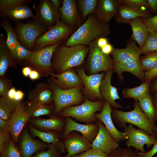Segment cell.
<instances>
[{"label": "cell", "instance_id": "1", "mask_svg": "<svg viewBox=\"0 0 157 157\" xmlns=\"http://www.w3.org/2000/svg\"><path fill=\"white\" fill-rule=\"evenodd\" d=\"M142 54L140 48L134 41H128L126 46L122 49L114 48L110 54L113 62V69L119 78L122 80V73L128 72L139 79L144 78V73L141 68L140 56Z\"/></svg>", "mask_w": 157, "mask_h": 157}, {"label": "cell", "instance_id": "2", "mask_svg": "<svg viewBox=\"0 0 157 157\" xmlns=\"http://www.w3.org/2000/svg\"><path fill=\"white\" fill-rule=\"evenodd\" d=\"M88 46H67L63 42L56 49L51 59L53 72L58 74L70 68L81 66L88 53Z\"/></svg>", "mask_w": 157, "mask_h": 157}, {"label": "cell", "instance_id": "3", "mask_svg": "<svg viewBox=\"0 0 157 157\" xmlns=\"http://www.w3.org/2000/svg\"><path fill=\"white\" fill-rule=\"evenodd\" d=\"M110 33L108 23L101 21L94 13L88 16L65 43L67 46L79 44L88 46L97 38L105 37Z\"/></svg>", "mask_w": 157, "mask_h": 157}, {"label": "cell", "instance_id": "4", "mask_svg": "<svg viewBox=\"0 0 157 157\" xmlns=\"http://www.w3.org/2000/svg\"><path fill=\"white\" fill-rule=\"evenodd\" d=\"M133 109L128 112L112 109L111 113L113 122L118 126L124 129L128 123L137 127L150 135L157 137V125L152 122L141 109L137 100H135Z\"/></svg>", "mask_w": 157, "mask_h": 157}, {"label": "cell", "instance_id": "5", "mask_svg": "<svg viewBox=\"0 0 157 157\" xmlns=\"http://www.w3.org/2000/svg\"><path fill=\"white\" fill-rule=\"evenodd\" d=\"M104 103L103 100L94 101L85 98V101L82 104L67 107L58 115L64 118L69 117L84 124L95 123L98 119L95 114L97 111H101Z\"/></svg>", "mask_w": 157, "mask_h": 157}, {"label": "cell", "instance_id": "6", "mask_svg": "<svg viewBox=\"0 0 157 157\" xmlns=\"http://www.w3.org/2000/svg\"><path fill=\"white\" fill-rule=\"evenodd\" d=\"M64 41L33 51L29 58L22 64L38 72L41 77L50 76L51 73L53 72L51 59L53 52L57 47Z\"/></svg>", "mask_w": 157, "mask_h": 157}, {"label": "cell", "instance_id": "7", "mask_svg": "<svg viewBox=\"0 0 157 157\" xmlns=\"http://www.w3.org/2000/svg\"><path fill=\"white\" fill-rule=\"evenodd\" d=\"M47 82L53 92V103L55 106L54 115H58L62 110L67 107L78 105L84 102L85 97L81 92L82 88L63 90L49 79Z\"/></svg>", "mask_w": 157, "mask_h": 157}, {"label": "cell", "instance_id": "8", "mask_svg": "<svg viewBox=\"0 0 157 157\" xmlns=\"http://www.w3.org/2000/svg\"><path fill=\"white\" fill-rule=\"evenodd\" d=\"M77 29L59 20L36 39L33 51L67 40Z\"/></svg>", "mask_w": 157, "mask_h": 157}, {"label": "cell", "instance_id": "9", "mask_svg": "<svg viewBox=\"0 0 157 157\" xmlns=\"http://www.w3.org/2000/svg\"><path fill=\"white\" fill-rule=\"evenodd\" d=\"M14 28L20 44L32 51L36 39L48 30L33 18L26 23L15 22Z\"/></svg>", "mask_w": 157, "mask_h": 157}, {"label": "cell", "instance_id": "10", "mask_svg": "<svg viewBox=\"0 0 157 157\" xmlns=\"http://www.w3.org/2000/svg\"><path fill=\"white\" fill-rule=\"evenodd\" d=\"M97 38L88 45L89 49L86 67L89 75L96 74L102 71L106 72L113 67L112 58L110 55L103 53L98 46Z\"/></svg>", "mask_w": 157, "mask_h": 157}, {"label": "cell", "instance_id": "11", "mask_svg": "<svg viewBox=\"0 0 157 157\" xmlns=\"http://www.w3.org/2000/svg\"><path fill=\"white\" fill-rule=\"evenodd\" d=\"M75 70L83 81V87L81 92L84 97L94 101L103 100L101 96L99 88L105 75V72L88 75L85 73L84 68L80 66L77 67Z\"/></svg>", "mask_w": 157, "mask_h": 157}, {"label": "cell", "instance_id": "12", "mask_svg": "<svg viewBox=\"0 0 157 157\" xmlns=\"http://www.w3.org/2000/svg\"><path fill=\"white\" fill-rule=\"evenodd\" d=\"M129 138L125 144L128 147H133L141 152L146 151L144 146L150 148L157 142L156 137L139 129H136L131 124L127 126L124 131Z\"/></svg>", "mask_w": 157, "mask_h": 157}, {"label": "cell", "instance_id": "13", "mask_svg": "<svg viewBox=\"0 0 157 157\" xmlns=\"http://www.w3.org/2000/svg\"><path fill=\"white\" fill-rule=\"evenodd\" d=\"M35 12L33 18L48 29L60 20L59 11L54 6L51 0H40Z\"/></svg>", "mask_w": 157, "mask_h": 157}, {"label": "cell", "instance_id": "14", "mask_svg": "<svg viewBox=\"0 0 157 157\" xmlns=\"http://www.w3.org/2000/svg\"><path fill=\"white\" fill-rule=\"evenodd\" d=\"M65 123L62 138H65L71 132L75 131L80 133L92 143L97 136L99 127L96 123L91 124H82L76 122L71 117L65 118Z\"/></svg>", "mask_w": 157, "mask_h": 157}, {"label": "cell", "instance_id": "15", "mask_svg": "<svg viewBox=\"0 0 157 157\" xmlns=\"http://www.w3.org/2000/svg\"><path fill=\"white\" fill-rule=\"evenodd\" d=\"M50 76V80L63 90L82 89L83 87L82 79L74 68L68 69L60 74L52 72Z\"/></svg>", "mask_w": 157, "mask_h": 157}, {"label": "cell", "instance_id": "16", "mask_svg": "<svg viewBox=\"0 0 157 157\" xmlns=\"http://www.w3.org/2000/svg\"><path fill=\"white\" fill-rule=\"evenodd\" d=\"M63 140L67 154L63 157H71L92 148V143L76 131L70 132Z\"/></svg>", "mask_w": 157, "mask_h": 157}, {"label": "cell", "instance_id": "17", "mask_svg": "<svg viewBox=\"0 0 157 157\" xmlns=\"http://www.w3.org/2000/svg\"><path fill=\"white\" fill-rule=\"evenodd\" d=\"M59 11L61 20L65 24L78 28L84 22L77 7L76 0H63Z\"/></svg>", "mask_w": 157, "mask_h": 157}, {"label": "cell", "instance_id": "18", "mask_svg": "<svg viewBox=\"0 0 157 157\" xmlns=\"http://www.w3.org/2000/svg\"><path fill=\"white\" fill-rule=\"evenodd\" d=\"M114 72L113 69L106 72L100 85V94L103 100L108 102L113 108L124 109L121 105L116 102V100L121 99L117 88L111 84V77Z\"/></svg>", "mask_w": 157, "mask_h": 157}, {"label": "cell", "instance_id": "19", "mask_svg": "<svg viewBox=\"0 0 157 157\" xmlns=\"http://www.w3.org/2000/svg\"><path fill=\"white\" fill-rule=\"evenodd\" d=\"M112 110L109 104L104 101L102 110L99 113H96L95 116L104 124L108 132L117 142L119 143L122 141H126L128 137L124 132L117 129L114 124L111 116Z\"/></svg>", "mask_w": 157, "mask_h": 157}, {"label": "cell", "instance_id": "20", "mask_svg": "<svg viewBox=\"0 0 157 157\" xmlns=\"http://www.w3.org/2000/svg\"><path fill=\"white\" fill-rule=\"evenodd\" d=\"M96 123L99 126V131L92 143V148L99 149L109 156L119 147V143L110 135L101 121L98 120Z\"/></svg>", "mask_w": 157, "mask_h": 157}, {"label": "cell", "instance_id": "21", "mask_svg": "<svg viewBox=\"0 0 157 157\" xmlns=\"http://www.w3.org/2000/svg\"><path fill=\"white\" fill-rule=\"evenodd\" d=\"M30 118L22 102L8 120L10 127V133L15 143L17 141L24 126L29 122Z\"/></svg>", "mask_w": 157, "mask_h": 157}, {"label": "cell", "instance_id": "22", "mask_svg": "<svg viewBox=\"0 0 157 157\" xmlns=\"http://www.w3.org/2000/svg\"><path fill=\"white\" fill-rule=\"evenodd\" d=\"M142 8L119 3L115 17V20L118 23H128L138 17L147 19L151 17L147 9Z\"/></svg>", "mask_w": 157, "mask_h": 157}, {"label": "cell", "instance_id": "23", "mask_svg": "<svg viewBox=\"0 0 157 157\" xmlns=\"http://www.w3.org/2000/svg\"><path fill=\"white\" fill-rule=\"evenodd\" d=\"M29 122L32 126L41 131H55L62 134L64 128L65 119L54 115L48 119L32 118Z\"/></svg>", "mask_w": 157, "mask_h": 157}, {"label": "cell", "instance_id": "24", "mask_svg": "<svg viewBox=\"0 0 157 157\" xmlns=\"http://www.w3.org/2000/svg\"><path fill=\"white\" fill-rule=\"evenodd\" d=\"M48 144L35 140L31 137L26 128L23 129L19 143L21 157H31L35 153L48 147Z\"/></svg>", "mask_w": 157, "mask_h": 157}, {"label": "cell", "instance_id": "25", "mask_svg": "<svg viewBox=\"0 0 157 157\" xmlns=\"http://www.w3.org/2000/svg\"><path fill=\"white\" fill-rule=\"evenodd\" d=\"M29 100L43 104L53 102V92L49 83L41 82L28 93Z\"/></svg>", "mask_w": 157, "mask_h": 157}, {"label": "cell", "instance_id": "26", "mask_svg": "<svg viewBox=\"0 0 157 157\" xmlns=\"http://www.w3.org/2000/svg\"><path fill=\"white\" fill-rule=\"evenodd\" d=\"M28 129L32 135L39 138L44 143L55 144L62 153L66 150L63 141L61 140L62 134L56 131H43L35 128L30 124L28 125Z\"/></svg>", "mask_w": 157, "mask_h": 157}, {"label": "cell", "instance_id": "27", "mask_svg": "<svg viewBox=\"0 0 157 157\" xmlns=\"http://www.w3.org/2000/svg\"><path fill=\"white\" fill-rule=\"evenodd\" d=\"M119 4L118 0H98L95 14L101 21L108 23L115 17Z\"/></svg>", "mask_w": 157, "mask_h": 157}, {"label": "cell", "instance_id": "28", "mask_svg": "<svg viewBox=\"0 0 157 157\" xmlns=\"http://www.w3.org/2000/svg\"><path fill=\"white\" fill-rule=\"evenodd\" d=\"M6 37L0 35V78L6 76V72L10 67L17 69V63L12 57L6 43Z\"/></svg>", "mask_w": 157, "mask_h": 157}, {"label": "cell", "instance_id": "29", "mask_svg": "<svg viewBox=\"0 0 157 157\" xmlns=\"http://www.w3.org/2000/svg\"><path fill=\"white\" fill-rule=\"evenodd\" d=\"M23 103L30 118L45 115L50 117L54 115L55 106L53 102L50 104H43L29 100Z\"/></svg>", "mask_w": 157, "mask_h": 157}, {"label": "cell", "instance_id": "30", "mask_svg": "<svg viewBox=\"0 0 157 157\" xmlns=\"http://www.w3.org/2000/svg\"><path fill=\"white\" fill-rule=\"evenodd\" d=\"M128 23L132 28L131 39L138 43L141 49L146 40L149 29L140 17L131 20Z\"/></svg>", "mask_w": 157, "mask_h": 157}, {"label": "cell", "instance_id": "31", "mask_svg": "<svg viewBox=\"0 0 157 157\" xmlns=\"http://www.w3.org/2000/svg\"><path fill=\"white\" fill-rule=\"evenodd\" d=\"M34 14L28 5H21L8 9L4 12L0 17H6L15 22L32 18Z\"/></svg>", "mask_w": 157, "mask_h": 157}, {"label": "cell", "instance_id": "32", "mask_svg": "<svg viewBox=\"0 0 157 157\" xmlns=\"http://www.w3.org/2000/svg\"><path fill=\"white\" fill-rule=\"evenodd\" d=\"M0 26L6 32L7 36L6 43L10 50L12 57L15 60L16 47L19 42L14 27H13L8 18L5 17L2 18L0 22Z\"/></svg>", "mask_w": 157, "mask_h": 157}, {"label": "cell", "instance_id": "33", "mask_svg": "<svg viewBox=\"0 0 157 157\" xmlns=\"http://www.w3.org/2000/svg\"><path fill=\"white\" fill-rule=\"evenodd\" d=\"M22 102H17L6 97H1L0 118L8 120Z\"/></svg>", "mask_w": 157, "mask_h": 157}, {"label": "cell", "instance_id": "34", "mask_svg": "<svg viewBox=\"0 0 157 157\" xmlns=\"http://www.w3.org/2000/svg\"><path fill=\"white\" fill-rule=\"evenodd\" d=\"M140 108L146 116L153 122H157V110L149 94L138 100Z\"/></svg>", "mask_w": 157, "mask_h": 157}, {"label": "cell", "instance_id": "35", "mask_svg": "<svg viewBox=\"0 0 157 157\" xmlns=\"http://www.w3.org/2000/svg\"><path fill=\"white\" fill-rule=\"evenodd\" d=\"M149 81H146L137 87L124 89L122 94L125 98H133L139 100L149 94Z\"/></svg>", "mask_w": 157, "mask_h": 157}, {"label": "cell", "instance_id": "36", "mask_svg": "<svg viewBox=\"0 0 157 157\" xmlns=\"http://www.w3.org/2000/svg\"><path fill=\"white\" fill-rule=\"evenodd\" d=\"M97 0H76L77 5L83 21H85L87 17L95 13L97 7Z\"/></svg>", "mask_w": 157, "mask_h": 157}, {"label": "cell", "instance_id": "37", "mask_svg": "<svg viewBox=\"0 0 157 157\" xmlns=\"http://www.w3.org/2000/svg\"><path fill=\"white\" fill-rule=\"evenodd\" d=\"M141 49L142 53L145 54L157 51V33L149 30L146 40Z\"/></svg>", "mask_w": 157, "mask_h": 157}, {"label": "cell", "instance_id": "38", "mask_svg": "<svg viewBox=\"0 0 157 157\" xmlns=\"http://www.w3.org/2000/svg\"><path fill=\"white\" fill-rule=\"evenodd\" d=\"M142 70L146 72L154 67L157 64V51L147 54L140 58Z\"/></svg>", "mask_w": 157, "mask_h": 157}, {"label": "cell", "instance_id": "39", "mask_svg": "<svg viewBox=\"0 0 157 157\" xmlns=\"http://www.w3.org/2000/svg\"><path fill=\"white\" fill-rule=\"evenodd\" d=\"M0 157H21L19 150L11 138L0 152Z\"/></svg>", "mask_w": 157, "mask_h": 157}, {"label": "cell", "instance_id": "40", "mask_svg": "<svg viewBox=\"0 0 157 157\" xmlns=\"http://www.w3.org/2000/svg\"><path fill=\"white\" fill-rule=\"evenodd\" d=\"M31 0H0V17L6 11L21 5H28Z\"/></svg>", "mask_w": 157, "mask_h": 157}, {"label": "cell", "instance_id": "41", "mask_svg": "<svg viewBox=\"0 0 157 157\" xmlns=\"http://www.w3.org/2000/svg\"><path fill=\"white\" fill-rule=\"evenodd\" d=\"M139 152L131 147H119L116 149L109 157H139Z\"/></svg>", "mask_w": 157, "mask_h": 157}, {"label": "cell", "instance_id": "42", "mask_svg": "<svg viewBox=\"0 0 157 157\" xmlns=\"http://www.w3.org/2000/svg\"><path fill=\"white\" fill-rule=\"evenodd\" d=\"M32 52L24 47L19 42L16 47L15 60L17 64L20 63L22 64L29 58Z\"/></svg>", "mask_w": 157, "mask_h": 157}, {"label": "cell", "instance_id": "43", "mask_svg": "<svg viewBox=\"0 0 157 157\" xmlns=\"http://www.w3.org/2000/svg\"><path fill=\"white\" fill-rule=\"evenodd\" d=\"M61 153L55 144H50L46 150L38 153L33 157H63Z\"/></svg>", "mask_w": 157, "mask_h": 157}, {"label": "cell", "instance_id": "44", "mask_svg": "<svg viewBox=\"0 0 157 157\" xmlns=\"http://www.w3.org/2000/svg\"><path fill=\"white\" fill-rule=\"evenodd\" d=\"M108 155L101 150L96 148H91L81 154L71 157H109Z\"/></svg>", "mask_w": 157, "mask_h": 157}, {"label": "cell", "instance_id": "45", "mask_svg": "<svg viewBox=\"0 0 157 157\" xmlns=\"http://www.w3.org/2000/svg\"><path fill=\"white\" fill-rule=\"evenodd\" d=\"M13 82L6 76L0 78V96L7 97L9 90L13 87Z\"/></svg>", "mask_w": 157, "mask_h": 157}, {"label": "cell", "instance_id": "46", "mask_svg": "<svg viewBox=\"0 0 157 157\" xmlns=\"http://www.w3.org/2000/svg\"><path fill=\"white\" fill-rule=\"evenodd\" d=\"M118 1L119 3L148 9L147 0H119Z\"/></svg>", "mask_w": 157, "mask_h": 157}, {"label": "cell", "instance_id": "47", "mask_svg": "<svg viewBox=\"0 0 157 157\" xmlns=\"http://www.w3.org/2000/svg\"><path fill=\"white\" fill-rule=\"evenodd\" d=\"M141 19L149 30L157 33V14L148 18Z\"/></svg>", "mask_w": 157, "mask_h": 157}, {"label": "cell", "instance_id": "48", "mask_svg": "<svg viewBox=\"0 0 157 157\" xmlns=\"http://www.w3.org/2000/svg\"><path fill=\"white\" fill-rule=\"evenodd\" d=\"M10 133L0 132V152L2 151L4 146L11 138Z\"/></svg>", "mask_w": 157, "mask_h": 157}, {"label": "cell", "instance_id": "49", "mask_svg": "<svg viewBox=\"0 0 157 157\" xmlns=\"http://www.w3.org/2000/svg\"><path fill=\"white\" fill-rule=\"evenodd\" d=\"M157 76V64L153 68L144 73V79L146 81H150Z\"/></svg>", "mask_w": 157, "mask_h": 157}, {"label": "cell", "instance_id": "50", "mask_svg": "<svg viewBox=\"0 0 157 157\" xmlns=\"http://www.w3.org/2000/svg\"><path fill=\"white\" fill-rule=\"evenodd\" d=\"M157 153V142L149 151L144 153L139 152V157H153Z\"/></svg>", "mask_w": 157, "mask_h": 157}, {"label": "cell", "instance_id": "51", "mask_svg": "<svg viewBox=\"0 0 157 157\" xmlns=\"http://www.w3.org/2000/svg\"><path fill=\"white\" fill-rule=\"evenodd\" d=\"M10 129L8 120L0 118V132L10 133Z\"/></svg>", "mask_w": 157, "mask_h": 157}, {"label": "cell", "instance_id": "52", "mask_svg": "<svg viewBox=\"0 0 157 157\" xmlns=\"http://www.w3.org/2000/svg\"><path fill=\"white\" fill-rule=\"evenodd\" d=\"M148 9L154 14L157 13V0H147Z\"/></svg>", "mask_w": 157, "mask_h": 157}, {"label": "cell", "instance_id": "53", "mask_svg": "<svg viewBox=\"0 0 157 157\" xmlns=\"http://www.w3.org/2000/svg\"><path fill=\"white\" fill-rule=\"evenodd\" d=\"M24 95V93L22 90H17L15 95L14 101L18 103H21L22 102Z\"/></svg>", "mask_w": 157, "mask_h": 157}, {"label": "cell", "instance_id": "54", "mask_svg": "<svg viewBox=\"0 0 157 157\" xmlns=\"http://www.w3.org/2000/svg\"><path fill=\"white\" fill-rule=\"evenodd\" d=\"M114 48L113 47V46L108 43L101 49L102 51L104 54L110 55V54L112 52Z\"/></svg>", "mask_w": 157, "mask_h": 157}, {"label": "cell", "instance_id": "55", "mask_svg": "<svg viewBox=\"0 0 157 157\" xmlns=\"http://www.w3.org/2000/svg\"><path fill=\"white\" fill-rule=\"evenodd\" d=\"M108 43V40L105 37H101L97 38V44L98 46L101 49Z\"/></svg>", "mask_w": 157, "mask_h": 157}, {"label": "cell", "instance_id": "56", "mask_svg": "<svg viewBox=\"0 0 157 157\" xmlns=\"http://www.w3.org/2000/svg\"><path fill=\"white\" fill-rule=\"evenodd\" d=\"M28 77L31 81L36 80L41 77L40 74L38 72L33 69L31 71Z\"/></svg>", "mask_w": 157, "mask_h": 157}, {"label": "cell", "instance_id": "57", "mask_svg": "<svg viewBox=\"0 0 157 157\" xmlns=\"http://www.w3.org/2000/svg\"><path fill=\"white\" fill-rule=\"evenodd\" d=\"M32 70V69L30 67L25 66L22 68V72L24 76L26 77H27L29 76Z\"/></svg>", "mask_w": 157, "mask_h": 157}, {"label": "cell", "instance_id": "58", "mask_svg": "<svg viewBox=\"0 0 157 157\" xmlns=\"http://www.w3.org/2000/svg\"><path fill=\"white\" fill-rule=\"evenodd\" d=\"M17 90L15 87L13 86L8 91L7 97L12 100H14L15 95Z\"/></svg>", "mask_w": 157, "mask_h": 157}, {"label": "cell", "instance_id": "59", "mask_svg": "<svg viewBox=\"0 0 157 157\" xmlns=\"http://www.w3.org/2000/svg\"><path fill=\"white\" fill-rule=\"evenodd\" d=\"M54 6L58 10L60 7V5L62 1L61 0H51Z\"/></svg>", "mask_w": 157, "mask_h": 157}, {"label": "cell", "instance_id": "60", "mask_svg": "<svg viewBox=\"0 0 157 157\" xmlns=\"http://www.w3.org/2000/svg\"><path fill=\"white\" fill-rule=\"evenodd\" d=\"M153 101L155 108L157 110V95L153 100Z\"/></svg>", "mask_w": 157, "mask_h": 157}, {"label": "cell", "instance_id": "61", "mask_svg": "<svg viewBox=\"0 0 157 157\" xmlns=\"http://www.w3.org/2000/svg\"><path fill=\"white\" fill-rule=\"evenodd\" d=\"M153 88L154 90H157V80L154 85Z\"/></svg>", "mask_w": 157, "mask_h": 157}]
</instances>
